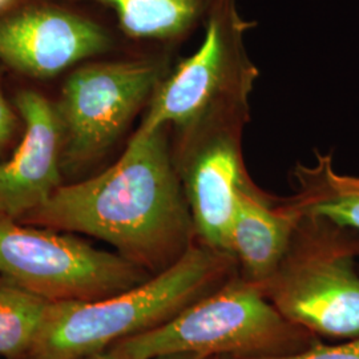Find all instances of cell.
Returning <instances> with one entry per match:
<instances>
[{
  "label": "cell",
  "mask_w": 359,
  "mask_h": 359,
  "mask_svg": "<svg viewBox=\"0 0 359 359\" xmlns=\"http://www.w3.org/2000/svg\"><path fill=\"white\" fill-rule=\"evenodd\" d=\"M16 128V117L7 103L0 87V152L11 140Z\"/></svg>",
  "instance_id": "obj_16"
},
{
  "label": "cell",
  "mask_w": 359,
  "mask_h": 359,
  "mask_svg": "<svg viewBox=\"0 0 359 359\" xmlns=\"http://www.w3.org/2000/svg\"><path fill=\"white\" fill-rule=\"evenodd\" d=\"M302 217L286 201L273 205L248 180L237 193L229 248L253 283L271 280L281 268Z\"/></svg>",
  "instance_id": "obj_11"
},
{
  "label": "cell",
  "mask_w": 359,
  "mask_h": 359,
  "mask_svg": "<svg viewBox=\"0 0 359 359\" xmlns=\"http://www.w3.org/2000/svg\"><path fill=\"white\" fill-rule=\"evenodd\" d=\"M234 257L194 240L167 269L127 292L55 302L27 359H80L170 320L218 283Z\"/></svg>",
  "instance_id": "obj_2"
},
{
  "label": "cell",
  "mask_w": 359,
  "mask_h": 359,
  "mask_svg": "<svg viewBox=\"0 0 359 359\" xmlns=\"http://www.w3.org/2000/svg\"><path fill=\"white\" fill-rule=\"evenodd\" d=\"M80 359H117L115 355L109 351V350H107V351H103V353H97V354H93V355H90V357H84V358Z\"/></svg>",
  "instance_id": "obj_18"
},
{
  "label": "cell",
  "mask_w": 359,
  "mask_h": 359,
  "mask_svg": "<svg viewBox=\"0 0 359 359\" xmlns=\"http://www.w3.org/2000/svg\"><path fill=\"white\" fill-rule=\"evenodd\" d=\"M0 273L52 304L93 301L145 283L148 271L69 234L0 217Z\"/></svg>",
  "instance_id": "obj_7"
},
{
  "label": "cell",
  "mask_w": 359,
  "mask_h": 359,
  "mask_svg": "<svg viewBox=\"0 0 359 359\" xmlns=\"http://www.w3.org/2000/svg\"><path fill=\"white\" fill-rule=\"evenodd\" d=\"M25 137L0 164V217L19 221L62 185V132L55 105L34 90L16 96Z\"/></svg>",
  "instance_id": "obj_10"
},
{
  "label": "cell",
  "mask_w": 359,
  "mask_h": 359,
  "mask_svg": "<svg viewBox=\"0 0 359 359\" xmlns=\"http://www.w3.org/2000/svg\"><path fill=\"white\" fill-rule=\"evenodd\" d=\"M11 1H13V0H0V8H3V7H6V6H8Z\"/></svg>",
  "instance_id": "obj_19"
},
{
  "label": "cell",
  "mask_w": 359,
  "mask_h": 359,
  "mask_svg": "<svg viewBox=\"0 0 359 359\" xmlns=\"http://www.w3.org/2000/svg\"><path fill=\"white\" fill-rule=\"evenodd\" d=\"M52 302L13 280L0 278V355L27 358Z\"/></svg>",
  "instance_id": "obj_14"
},
{
  "label": "cell",
  "mask_w": 359,
  "mask_h": 359,
  "mask_svg": "<svg viewBox=\"0 0 359 359\" xmlns=\"http://www.w3.org/2000/svg\"><path fill=\"white\" fill-rule=\"evenodd\" d=\"M154 359H210V357H204V355H198V354H170V355H163V357H157Z\"/></svg>",
  "instance_id": "obj_17"
},
{
  "label": "cell",
  "mask_w": 359,
  "mask_h": 359,
  "mask_svg": "<svg viewBox=\"0 0 359 359\" xmlns=\"http://www.w3.org/2000/svg\"><path fill=\"white\" fill-rule=\"evenodd\" d=\"M165 55L84 65L67 79L55 111L62 169L77 173L99 161L149 103L170 69Z\"/></svg>",
  "instance_id": "obj_5"
},
{
  "label": "cell",
  "mask_w": 359,
  "mask_h": 359,
  "mask_svg": "<svg viewBox=\"0 0 359 359\" xmlns=\"http://www.w3.org/2000/svg\"><path fill=\"white\" fill-rule=\"evenodd\" d=\"M116 13L126 36L175 47L204 28L221 0H90Z\"/></svg>",
  "instance_id": "obj_13"
},
{
  "label": "cell",
  "mask_w": 359,
  "mask_h": 359,
  "mask_svg": "<svg viewBox=\"0 0 359 359\" xmlns=\"http://www.w3.org/2000/svg\"><path fill=\"white\" fill-rule=\"evenodd\" d=\"M256 26L237 0H221L209 15L197 50L170 67L147 105L140 127L181 133L209 120L250 115L259 69L249 56L246 34Z\"/></svg>",
  "instance_id": "obj_3"
},
{
  "label": "cell",
  "mask_w": 359,
  "mask_h": 359,
  "mask_svg": "<svg viewBox=\"0 0 359 359\" xmlns=\"http://www.w3.org/2000/svg\"><path fill=\"white\" fill-rule=\"evenodd\" d=\"M359 240L302 217L274 280L273 304L287 322L333 338L359 335Z\"/></svg>",
  "instance_id": "obj_4"
},
{
  "label": "cell",
  "mask_w": 359,
  "mask_h": 359,
  "mask_svg": "<svg viewBox=\"0 0 359 359\" xmlns=\"http://www.w3.org/2000/svg\"><path fill=\"white\" fill-rule=\"evenodd\" d=\"M244 359H359V335L338 346L317 345L292 355H249Z\"/></svg>",
  "instance_id": "obj_15"
},
{
  "label": "cell",
  "mask_w": 359,
  "mask_h": 359,
  "mask_svg": "<svg viewBox=\"0 0 359 359\" xmlns=\"http://www.w3.org/2000/svg\"><path fill=\"white\" fill-rule=\"evenodd\" d=\"M292 176L295 194L286 203L301 217L359 231V177L338 173L333 154L316 152L314 163L297 164Z\"/></svg>",
  "instance_id": "obj_12"
},
{
  "label": "cell",
  "mask_w": 359,
  "mask_h": 359,
  "mask_svg": "<svg viewBox=\"0 0 359 359\" xmlns=\"http://www.w3.org/2000/svg\"><path fill=\"white\" fill-rule=\"evenodd\" d=\"M112 44L99 23L50 6L0 15V65L27 76H55Z\"/></svg>",
  "instance_id": "obj_9"
},
{
  "label": "cell",
  "mask_w": 359,
  "mask_h": 359,
  "mask_svg": "<svg viewBox=\"0 0 359 359\" xmlns=\"http://www.w3.org/2000/svg\"><path fill=\"white\" fill-rule=\"evenodd\" d=\"M248 123L249 115L226 116L181 133H170L172 156L196 238L228 255L237 193L250 179L243 154Z\"/></svg>",
  "instance_id": "obj_8"
},
{
  "label": "cell",
  "mask_w": 359,
  "mask_h": 359,
  "mask_svg": "<svg viewBox=\"0 0 359 359\" xmlns=\"http://www.w3.org/2000/svg\"><path fill=\"white\" fill-rule=\"evenodd\" d=\"M287 321L256 286L234 283L201 297L167 322L118 341L117 359L170 354L261 355L289 337Z\"/></svg>",
  "instance_id": "obj_6"
},
{
  "label": "cell",
  "mask_w": 359,
  "mask_h": 359,
  "mask_svg": "<svg viewBox=\"0 0 359 359\" xmlns=\"http://www.w3.org/2000/svg\"><path fill=\"white\" fill-rule=\"evenodd\" d=\"M19 222L84 233L147 271L167 269L196 238L170 129L139 127L114 165L92 179L60 185Z\"/></svg>",
  "instance_id": "obj_1"
}]
</instances>
